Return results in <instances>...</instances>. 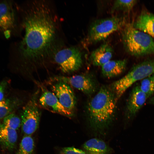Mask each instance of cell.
<instances>
[{"label":"cell","mask_w":154,"mask_h":154,"mask_svg":"<svg viewBox=\"0 0 154 154\" xmlns=\"http://www.w3.org/2000/svg\"><path fill=\"white\" fill-rule=\"evenodd\" d=\"M23 20L25 29L21 43L22 56L26 62H42L54 58L60 48L57 18L48 3L43 1L31 3Z\"/></svg>","instance_id":"1"},{"label":"cell","mask_w":154,"mask_h":154,"mask_svg":"<svg viewBox=\"0 0 154 154\" xmlns=\"http://www.w3.org/2000/svg\"><path fill=\"white\" fill-rule=\"evenodd\" d=\"M117 101L109 87H101L88 103V119L91 128L95 132L104 134L115 117Z\"/></svg>","instance_id":"2"},{"label":"cell","mask_w":154,"mask_h":154,"mask_svg":"<svg viewBox=\"0 0 154 154\" xmlns=\"http://www.w3.org/2000/svg\"><path fill=\"white\" fill-rule=\"evenodd\" d=\"M124 27L123 42L127 52L136 56L154 54V39L135 28L132 24H126Z\"/></svg>","instance_id":"3"},{"label":"cell","mask_w":154,"mask_h":154,"mask_svg":"<svg viewBox=\"0 0 154 154\" xmlns=\"http://www.w3.org/2000/svg\"><path fill=\"white\" fill-rule=\"evenodd\" d=\"M154 73V60L142 62L133 67L124 76L113 82L110 88L118 100L137 81Z\"/></svg>","instance_id":"4"},{"label":"cell","mask_w":154,"mask_h":154,"mask_svg":"<svg viewBox=\"0 0 154 154\" xmlns=\"http://www.w3.org/2000/svg\"><path fill=\"white\" fill-rule=\"evenodd\" d=\"M124 18L114 16L94 21L90 25L87 39L91 43L104 40L125 25Z\"/></svg>","instance_id":"5"},{"label":"cell","mask_w":154,"mask_h":154,"mask_svg":"<svg viewBox=\"0 0 154 154\" xmlns=\"http://www.w3.org/2000/svg\"><path fill=\"white\" fill-rule=\"evenodd\" d=\"M37 94L36 92L33 95L22 110L21 126L24 135H31L39 125L41 113L37 105Z\"/></svg>","instance_id":"6"},{"label":"cell","mask_w":154,"mask_h":154,"mask_svg":"<svg viewBox=\"0 0 154 154\" xmlns=\"http://www.w3.org/2000/svg\"><path fill=\"white\" fill-rule=\"evenodd\" d=\"M53 59L64 73L76 71L82 64L81 52L78 48L74 47L61 49L56 53Z\"/></svg>","instance_id":"7"},{"label":"cell","mask_w":154,"mask_h":154,"mask_svg":"<svg viewBox=\"0 0 154 154\" xmlns=\"http://www.w3.org/2000/svg\"><path fill=\"white\" fill-rule=\"evenodd\" d=\"M52 80L65 82L88 95L93 94L97 87V83L95 79L88 74L78 75L70 77L56 76Z\"/></svg>","instance_id":"8"},{"label":"cell","mask_w":154,"mask_h":154,"mask_svg":"<svg viewBox=\"0 0 154 154\" xmlns=\"http://www.w3.org/2000/svg\"><path fill=\"white\" fill-rule=\"evenodd\" d=\"M51 89L60 103L74 116L76 100L69 85L64 82H56L52 86Z\"/></svg>","instance_id":"9"},{"label":"cell","mask_w":154,"mask_h":154,"mask_svg":"<svg viewBox=\"0 0 154 154\" xmlns=\"http://www.w3.org/2000/svg\"><path fill=\"white\" fill-rule=\"evenodd\" d=\"M148 98L140 89L139 85L134 87L130 93L127 101L125 116L128 120L133 118Z\"/></svg>","instance_id":"10"},{"label":"cell","mask_w":154,"mask_h":154,"mask_svg":"<svg viewBox=\"0 0 154 154\" xmlns=\"http://www.w3.org/2000/svg\"><path fill=\"white\" fill-rule=\"evenodd\" d=\"M39 102L42 107L50 112L69 117L74 116L60 103L53 93L47 90H43Z\"/></svg>","instance_id":"11"},{"label":"cell","mask_w":154,"mask_h":154,"mask_svg":"<svg viewBox=\"0 0 154 154\" xmlns=\"http://www.w3.org/2000/svg\"><path fill=\"white\" fill-rule=\"evenodd\" d=\"M15 23L14 12L11 5L6 2L0 3V30L6 35L7 33L9 37Z\"/></svg>","instance_id":"12"},{"label":"cell","mask_w":154,"mask_h":154,"mask_svg":"<svg viewBox=\"0 0 154 154\" xmlns=\"http://www.w3.org/2000/svg\"><path fill=\"white\" fill-rule=\"evenodd\" d=\"M113 54V50L111 46L104 44L92 51L90 60L94 66H102L111 60Z\"/></svg>","instance_id":"13"},{"label":"cell","mask_w":154,"mask_h":154,"mask_svg":"<svg viewBox=\"0 0 154 154\" xmlns=\"http://www.w3.org/2000/svg\"><path fill=\"white\" fill-rule=\"evenodd\" d=\"M132 24L135 28L154 39V14L148 12H143Z\"/></svg>","instance_id":"14"},{"label":"cell","mask_w":154,"mask_h":154,"mask_svg":"<svg viewBox=\"0 0 154 154\" xmlns=\"http://www.w3.org/2000/svg\"><path fill=\"white\" fill-rule=\"evenodd\" d=\"M18 138L16 130L0 123V143L4 148L13 150L15 147Z\"/></svg>","instance_id":"15"},{"label":"cell","mask_w":154,"mask_h":154,"mask_svg":"<svg viewBox=\"0 0 154 154\" xmlns=\"http://www.w3.org/2000/svg\"><path fill=\"white\" fill-rule=\"evenodd\" d=\"M83 150L87 154H112L111 148L102 140L93 138L86 142L83 145Z\"/></svg>","instance_id":"16"},{"label":"cell","mask_w":154,"mask_h":154,"mask_svg":"<svg viewBox=\"0 0 154 154\" xmlns=\"http://www.w3.org/2000/svg\"><path fill=\"white\" fill-rule=\"evenodd\" d=\"M127 63L125 59L110 60L101 66L102 74L108 78L117 76L125 70Z\"/></svg>","instance_id":"17"},{"label":"cell","mask_w":154,"mask_h":154,"mask_svg":"<svg viewBox=\"0 0 154 154\" xmlns=\"http://www.w3.org/2000/svg\"><path fill=\"white\" fill-rule=\"evenodd\" d=\"M20 100L17 98L4 99L0 102V119L4 118L21 103Z\"/></svg>","instance_id":"18"},{"label":"cell","mask_w":154,"mask_h":154,"mask_svg":"<svg viewBox=\"0 0 154 154\" xmlns=\"http://www.w3.org/2000/svg\"><path fill=\"white\" fill-rule=\"evenodd\" d=\"M35 143L31 135H24L16 154H34Z\"/></svg>","instance_id":"19"},{"label":"cell","mask_w":154,"mask_h":154,"mask_svg":"<svg viewBox=\"0 0 154 154\" xmlns=\"http://www.w3.org/2000/svg\"><path fill=\"white\" fill-rule=\"evenodd\" d=\"M139 86L148 98L151 97L154 93V73L142 80Z\"/></svg>","instance_id":"20"},{"label":"cell","mask_w":154,"mask_h":154,"mask_svg":"<svg viewBox=\"0 0 154 154\" xmlns=\"http://www.w3.org/2000/svg\"><path fill=\"white\" fill-rule=\"evenodd\" d=\"M137 1L130 0H116L114 2L112 7L111 11H128L132 9L137 3Z\"/></svg>","instance_id":"21"},{"label":"cell","mask_w":154,"mask_h":154,"mask_svg":"<svg viewBox=\"0 0 154 154\" xmlns=\"http://www.w3.org/2000/svg\"><path fill=\"white\" fill-rule=\"evenodd\" d=\"M3 123L8 127L16 130L21 126V120L17 115L12 113L3 118Z\"/></svg>","instance_id":"22"},{"label":"cell","mask_w":154,"mask_h":154,"mask_svg":"<svg viewBox=\"0 0 154 154\" xmlns=\"http://www.w3.org/2000/svg\"><path fill=\"white\" fill-rule=\"evenodd\" d=\"M59 154H87L83 150L74 147H67L61 148Z\"/></svg>","instance_id":"23"},{"label":"cell","mask_w":154,"mask_h":154,"mask_svg":"<svg viewBox=\"0 0 154 154\" xmlns=\"http://www.w3.org/2000/svg\"><path fill=\"white\" fill-rule=\"evenodd\" d=\"M7 84L5 81L0 82V102L4 99L5 92Z\"/></svg>","instance_id":"24"},{"label":"cell","mask_w":154,"mask_h":154,"mask_svg":"<svg viewBox=\"0 0 154 154\" xmlns=\"http://www.w3.org/2000/svg\"><path fill=\"white\" fill-rule=\"evenodd\" d=\"M149 103L151 104L154 105V96L152 97L149 100Z\"/></svg>","instance_id":"25"}]
</instances>
